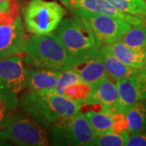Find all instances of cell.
I'll list each match as a JSON object with an SVG mask.
<instances>
[{"mask_svg": "<svg viewBox=\"0 0 146 146\" xmlns=\"http://www.w3.org/2000/svg\"><path fill=\"white\" fill-rule=\"evenodd\" d=\"M24 52L25 62L32 67L62 72L72 65L71 57L54 33L28 36Z\"/></svg>", "mask_w": 146, "mask_h": 146, "instance_id": "obj_3", "label": "cell"}, {"mask_svg": "<svg viewBox=\"0 0 146 146\" xmlns=\"http://www.w3.org/2000/svg\"><path fill=\"white\" fill-rule=\"evenodd\" d=\"M71 68L78 73L81 80L95 86L108 76L101 54L76 63Z\"/></svg>", "mask_w": 146, "mask_h": 146, "instance_id": "obj_14", "label": "cell"}, {"mask_svg": "<svg viewBox=\"0 0 146 146\" xmlns=\"http://www.w3.org/2000/svg\"><path fill=\"white\" fill-rule=\"evenodd\" d=\"M130 133L127 130L120 132H110L102 135H96L94 145L123 146L126 145Z\"/></svg>", "mask_w": 146, "mask_h": 146, "instance_id": "obj_23", "label": "cell"}, {"mask_svg": "<svg viewBox=\"0 0 146 146\" xmlns=\"http://www.w3.org/2000/svg\"><path fill=\"white\" fill-rule=\"evenodd\" d=\"M72 12L87 11L102 14L120 19L131 25L146 23L145 16H132L123 13L106 0H59Z\"/></svg>", "mask_w": 146, "mask_h": 146, "instance_id": "obj_9", "label": "cell"}, {"mask_svg": "<svg viewBox=\"0 0 146 146\" xmlns=\"http://www.w3.org/2000/svg\"><path fill=\"white\" fill-rule=\"evenodd\" d=\"M53 126L54 145H94L96 133L85 114L80 111Z\"/></svg>", "mask_w": 146, "mask_h": 146, "instance_id": "obj_5", "label": "cell"}, {"mask_svg": "<svg viewBox=\"0 0 146 146\" xmlns=\"http://www.w3.org/2000/svg\"><path fill=\"white\" fill-rule=\"evenodd\" d=\"M72 13L90 28L102 45L119 40L132 25L129 22L102 14L87 11H74Z\"/></svg>", "mask_w": 146, "mask_h": 146, "instance_id": "obj_7", "label": "cell"}, {"mask_svg": "<svg viewBox=\"0 0 146 146\" xmlns=\"http://www.w3.org/2000/svg\"><path fill=\"white\" fill-rule=\"evenodd\" d=\"M119 41L132 48L146 50V23L132 25Z\"/></svg>", "mask_w": 146, "mask_h": 146, "instance_id": "obj_21", "label": "cell"}, {"mask_svg": "<svg viewBox=\"0 0 146 146\" xmlns=\"http://www.w3.org/2000/svg\"><path fill=\"white\" fill-rule=\"evenodd\" d=\"M121 109L146 100V68L117 80Z\"/></svg>", "mask_w": 146, "mask_h": 146, "instance_id": "obj_11", "label": "cell"}, {"mask_svg": "<svg viewBox=\"0 0 146 146\" xmlns=\"http://www.w3.org/2000/svg\"><path fill=\"white\" fill-rule=\"evenodd\" d=\"M106 45L115 57L127 66L139 70L146 68V50L128 46L119 40Z\"/></svg>", "mask_w": 146, "mask_h": 146, "instance_id": "obj_16", "label": "cell"}, {"mask_svg": "<svg viewBox=\"0 0 146 146\" xmlns=\"http://www.w3.org/2000/svg\"><path fill=\"white\" fill-rule=\"evenodd\" d=\"M120 11L146 17V0H106Z\"/></svg>", "mask_w": 146, "mask_h": 146, "instance_id": "obj_22", "label": "cell"}, {"mask_svg": "<svg viewBox=\"0 0 146 146\" xmlns=\"http://www.w3.org/2000/svg\"><path fill=\"white\" fill-rule=\"evenodd\" d=\"M100 54L102 58L108 76L115 82L120 79L129 76L131 74L135 73L136 71L139 70V69H136V68L127 66V64L119 60L118 58L115 57V55L110 51V50L106 44H103L101 47Z\"/></svg>", "mask_w": 146, "mask_h": 146, "instance_id": "obj_17", "label": "cell"}, {"mask_svg": "<svg viewBox=\"0 0 146 146\" xmlns=\"http://www.w3.org/2000/svg\"><path fill=\"white\" fill-rule=\"evenodd\" d=\"M27 31L44 35L55 31L66 14V9L55 1L30 0L23 11Z\"/></svg>", "mask_w": 146, "mask_h": 146, "instance_id": "obj_4", "label": "cell"}, {"mask_svg": "<svg viewBox=\"0 0 146 146\" xmlns=\"http://www.w3.org/2000/svg\"><path fill=\"white\" fill-rule=\"evenodd\" d=\"M96 135L120 132L127 129V123L122 111L90 110L85 113Z\"/></svg>", "mask_w": 146, "mask_h": 146, "instance_id": "obj_12", "label": "cell"}, {"mask_svg": "<svg viewBox=\"0 0 146 146\" xmlns=\"http://www.w3.org/2000/svg\"><path fill=\"white\" fill-rule=\"evenodd\" d=\"M54 33L71 57L72 67L98 54L102 46L90 28L75 16L63 19Z\"/></svg>", "mask_w": 146, "mask_h": 146, "instance_id": "obj_2", "label": "cell"}, {"mask_svg": "<svg viewBox=\"0 0 146 146\" xmlns=\"http://www.w3.org/2000/svg\"><path fill=\"white\" fill-rule=\"evenodd\" d=\"M28 84V69L18 55L0 59V88L17 95Z\"/></svg>", "mask_w": 146, "mask_h": 146, "instance_id": "obj_8", "label": "cell"}, {"mask_svg": "<svg viewBox=\"0 0 146 146\" xmlns=\"http://www.w3.org/2000/svg\"><path fill=\"white\" fill-rule=\"evenodd\" d=\"M127 146H146V131L130 134L127 141Z\"/></svg>", "mask_w": 146, "mask_h": 146, "instance_id": "obj_25", "label": "cell"}, {"mask_svg": "<svg viewBox=\"0 0 146 146\" xmlns=\"http://www.w3.org/2000/svg\"><path fill=\"white\" fill-rule=\"evenodd\" d=\"M13 2L14 0H7L5 2L0 3V14L11 10L13 5Z\"/></svg>", "mask_w": 146, "mask_h": 146, "instance_id": "obj_26", "label": "cell"}, {"mask_svg": "<svg viewBox=\"0 0 146 146\" xmlns=\"http://www.w3.org/2000/svg\"><path fill=\"white\" fill-rule=\"evenodd\" d=\"M28 69V84L30 92L34 93H51L54 88L60 72L46 69L32 68Z\"/></svg>", "mask_w": 146, "mask_h": 146, "instance_id": "obj_15", "label": "cell"}, {"mask_svg": "<svg viewBox=\"0 0 146 146\" xmlns=\"http://www.w3.org/2000/svg\"><path fill=\"white\" fill-rule=\"evenodd\" d=\"M80 80H81V79L78 75V73L75 70H73L72 68H70L64 71H62L59 73V76L56 81V84L51 93L63 95L64 89L67 86L76 83Z\"/></svg>", "mask_w": 146, "mask_h": 146, "instance_id": "obj_24", "label": "cell"}, {"mask_svg": "<svg viewBox=\"0 0 146 146\" xmlns=\"http://www.w3.org/2000/svg\"><path fill=\"white\" fill-rule=\"evenodd\" d=\"M127 123L130 134L146 131V100L126 106L122 109Z\"/></svg>", "mask_w": 146, "mask_h": 146, "instance_id": "obj_18", "label": "cell"}, {"mask_svg": "<svg viewBox=\"0 0 146 146\" xmlns=\"http://www.w3.org/2000/svg\"><path fill=\"white\" fill-rule=\"evenodd\" d=\"M19 100L16 94L0 88V130L7 123L14 115L18 107Z\"/></svg>", "mask_w": 146, "mask_h": 146, "instance_id": "obj_19", "label": "cell"}, {"mask_svg": "<svg viewBox=\"0 0 146 146\" xmlns=\"http://www.w3.org/2000/svg\"><path fill=\"white\" fill-rule=\"evenodd\" d=\"M25 44L26 38L20 15L10 24L0 25V59L23 53Z\"/></svg>", "mask_w": 146, "mask_h": 146, "instance_id": "obj_10", "label": "cell"}, {"mask_svg": "<svg viewBox=\"0 0 146 146\" xmlns=\"http://www.w3.org/2000/svg\"><path fill=\"white\" fill-rule=\"evenodd\" d=\"M5 1H7V0H0V3H3V2H5Z\"/></svg>", "mask_w": 146, "mask_h": 146, "instance_id": "obj_27", "label": "cell"}, {"mask_svg": "<svg viewBox=\"0 0 146 146\" xmlns=\"http://www.w3.org/2000/svg\"><path fill=\"white\" fill-rule=\"evenodd\" d=\"M94 91V86L83 80L70 84L64 89L63 95L80 104L89 105Z\"/></svg>", "mask_w": 146, "mask_h": 146, "instance_id": "obj_20", "label": "cell"}, {"mask_svg": "<svg viewBox=\"0 0 146 146\" xmlns=\"http://www.w3.org/2000/svg\"><path fill=\"white\" fill-rule=\"evenodd\" d=\"M89 105H101L110 111H122L119 90L114 80L107 76L94 86Z\"/></svg>", "mask_w": 146, "mask_h": 146, "instance_id": "obj_13", "label": "cell"}, {"mask_svg": "<svg viewBox=\"0 0 146 146\" xmlns=\"http://www.w3.org/2000/svg\"><path fill=\"white\" fill-rule=\"evenodd\" d=\"M10 142L21 146H46L47 136L42 127L32 120L13 115L0 130V145Z\"/></svg>", "mask_w": 146, "mask_h": 146, "instance_id": "obj_6", "label": "cell"}, {"mask_svg": "<svg viewBox=\"0 0 146 146\" xmlns=\"http://www.w3.org/2000/svg\"><path fill=\"white\" fill-rule=\"evenodd\" d=\"M21 104L26 113L46 127L68 119L81 109L79 102L54 93L29 91L23 96Z\"/></svg>", "mask_w": 146, "mask_h": 146, "instance_id": "obj_1", "label": "cell"}]
</instances>
